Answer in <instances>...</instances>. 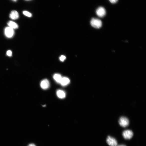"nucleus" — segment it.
Returning a JSON list of instances; mask_svg holds the SVG:
<instances>
[{
  "instance_id": "obj_5",
  "label": "nucleus",
  "mask_w": 146,
  "mask_h": 146,
  "mask_svg": "<svg viewBox=\"0 0 146 146\" xmlns=\"http://www.w3.org/2000/svg\"><path fill=\"white\" fill-rule=\"evenodd\" d=\"M96 13L97 16L100 17L105 16L106 15V10L105 8L102 7H100L96 10Z\"/></svg>"
},
{
  "instance_id": "obj_6",
  "label": "nucleus",
  "mask_w": 146,
  "mask_h": 146,
  "mask_svg": "<svg viewBox=\"0 0 146 146\" xmlns=\"http://www.w3.org/2000/svg\"><path fill=\"white\" fill-rule=\"evenodd\" d=\"M106 142L110 146H117V142L116 139L110 136H108Z\"/></svg>"
},
{
  "instance_id": "obj_3",
  "label": "nucleus",
  "mask_w": 146,
  "mask_h": 146,
  "mask_svg": "<svg viewBox=\"0 0 146 146\" xmlns=\"http://www.w3.org/2000/svg\"><path fill=\"white\" fill-rule=\"evenodd\" d=\"M5 33L7 37L9 38L12 37L14 34V30L9 27L6 28L5 29Z\"/></svg>"
},
{
  "instance_id": "obj_14",
  "label": "nucleus",
  "mask_w": 146,
  "mask_h": 146,
  "mask_svg": "<svg viewBox=\"0 0 146 146\" xmlns=\"http://www.w3.org/2000/svg\"><path fill=\"white\" fill-rule=\"evenodd\" d=\"M66 58V57L63 55H61L60 57L59 58L60 60L61 61H63Z\"/></svg>"
},
{
  "instance_id": "obj_10",
  "label": "nucleus",
  "mask_w": 146,
  "mask_h": 146,
  "mask_svg": "<svg viewBox=\"0 0 146 146\" xmlns=\"http://www.w3.org/2000/svg\"><path fill=\"white\" fill-rule=\"evenodd\" d=\"M57 95L59 98L61 99H64L66 96L65 93L63 90H58L56 93Z\"/></svg>"
},
{
  "instance_id": "obj_20",
  "label": "nucleus",
  "mask_w": 146,
  "mask_h": 146,
  "mask_svg": "<svg viewBox=\"0 0 146 146\" xmlns=\"http://www.w3.org/2000/svg\"><path fill=\"white\" fill-rule=\"evenodd\" d=\"M26 1H29V0H26Z\"/></svg>"
},
{
  "instance_id": "obj_9",
  "label": "nucleus",
  "mask_w": 146,
  "mask_h": 146,
  "mask_svg": "<svg viewBox=\"0 0 146 146\" xmlns=\"http://www.w3.org/2000/svg\"><path fill=\"white\" fill-rule=\"evenodd\" d=\"M70 80L67 78H62L60 82L61 85L63 86H65L68 85L70 83Z\"/></svg>"
},
{
  "instance_id": "obj_17",
  "label": "nucleus",
  "mask_w": 146,
  "mask_h": 146,
  "mask_svg": "<svg viewBox=\"0 0 146 146\" xmlns=\"http://www.w3.org/2000/svg\"><path fill=\"white\" fill-rule=\"evenodd\" d=\"M28 146H36V145L34 144H30Z\"/></svg>"
},
{
  "instance_id": "obj_18",
  "label": "nucleus",
  "mask_w": 146,
  "mask_h": 146,
  "mask_svg": "<svg viewBox=\"0 0 146 146\" xmlns=\"http://www.w3.org/2000/svg\"><path fill=\"white\" fill-rule=\"evenodd\" d=\"M118 146H126V145H118Z\"/></svg>"
},
{
  "instance_id": "obj_7",
  "label": "nucleus",
  "mask_w": 146,
  "mask_h": 146,
  "mask_svg": "<svg viewBox=\"0 0 146 146\" xmlns=\"http://www.w3.org/2000/svg\"><path fill=\"white\" fill-rule=\"evenodd\" d=\"M50 83L47 79H45L42 81L40 83L41 88L44 90H46L49 87Z\"/></svg>"
},
{
  "instance_id": "obj_19",
  "label": "nucleus",
  "mask_w": 146,
  "mask_h": 146,
  "mask_svg": "<svg viewBox=\"0 0 146 146\" xmlns=\"http://www.w3.org/2000/svg\"><path fill=\"white\" fill-rule=\"evenodd\" d=\"M13 1H17V0H13Z\"/></svg>"
},
{
  "instance_id": "obj_11",
  "label": "nucleus",
  "mask_w": 146,
  "mask_h": 146,
  "mask_svg": "<svg viewBox=\"0 0 146 146\" xmlns=\"http://www.w3.org/2000/svg\"><path fill=\"white\" fill-rule=\"evenodd\" d=\"M8 25L9 27L14 30L18 28V26L16 23L12 21H10L8 23Z\"/></svg>"
},
{
  "instance_id": "obj_4",
  "label": "nucleus",
  "mask_w": 146,
  "mask_h": 146,
  "mask_svg": "<svg viewBox=\"0 0 146 146\" xmlns=\"http://www.w3.org/2000/svg\"><path fill=\"white\" fill-rule=\"evenodd\" d=\"M122 135L124 139L126 140H129L132 137L133 135V133L132 131L130 130H127L123 132Z\"/></svg>"
},
{
  "instance_id": "obj_8",
  "label": "nucleus",
  "mask_w": 146,
  "mask_h": 146,
  "mask_svg": "<svg viewBox=\"0 0 146 146\" xmlns=\"http://www.w3.org/2000/svg\"><path fill=\"white\" fill-rule=\"evenodd\" d=\"M19 17L18 13L16 10H13L10 15V18L13 20H16L19 18Z\"/></svg>"
},
{
  "instance_id": "obj_13",
  "label": "nucleus",
  "mask_w": 146,
  "mask_h": 146,
  "mask_svg": "<svg viewBox=\"0 0 146 146\" xmlns=\"http://www.w3.org/2000/svg\"><path fill=\"white\" fill-rule=\"evenodd\" d=\"M23 13L24 15L28 17H31L32 16V14L27 11H24L23 12Z\"/></svg>"
},
{
  "instance_id": "obj_15",
  "label": "nucleus",
  "mask_w": 146,
  "mask_h": 146,
  "mask_svg": "<svg viewBox=\"0 0 146 146\" xmlns=\"http://www.w3.org/2000/svg\"><path fill=\"white\" fill-rule=\"evenodd\" d=\"M6 54L8 56L11 57L12 56V52L11 51L9 50L7 51Z\"/></svg>"
},
{
  "instance_id": "obj_2",
  "label": "nucleus",
  "mask_w": 146,
  "mask_h": 146,
  "mask_svg": "<svg viewBox=\"0 0 146 146\" xmlns=\"http://www.w3.org/2000/svg\"><path fill=\"white\" fill-rule=\"evenodd\" d=\"M119 122L120 125L121 127H126L129 124V120L125 117H122L119 119Z\"/></svg>"
},
{
  "instance_id": "obj_16",
  "label": "nucleus",
  "mask_w": 146,
  "mask_h": 146,
  "mask_svg": "<svg viewBox=\"0 0 146 146\" xmlns=\"http://www.w3.org/2000/svg\"><path fill=\"white\" fill-rule=\"evenodd\" d=\"M109 1L113 4H114L116 3L118 1V0H109Z\"/></svg>"
},
{
  "instance_id": "obj_1",
  "label": "nucleus",
  "mask_w": 146,
  "mask_h": 146,
  "mask_svg": "<svg viewBox=\"0 0 146 146\" xmlns=\"http://www.w3.org/2000/svg\"><path fill=\"white\" fill-rule=\"evenodd\" d=\"M91 26L96 29H99L101 27L102 23L100 20L96 18H93L90 22Z\"/></svg>"
},
{
  "instance_id": "obj_12",
  "label": "nucleus",
  "mask_w": 146,
  "mask_h": 146,
  "mask_svg": "<svg viewBox=\"0 0 146 146\" xmlns=\"http://www.w3.org/2000/svg\"><path fill=\"white\" fill-rule=\"evenodd\" d=\"M53 78L55 81L57 83H60L62 78L61 75L59 74H55L53 76Z\"/></svg>"
}]
</instances>
